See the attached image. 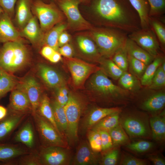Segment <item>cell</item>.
I'll return each instance as SVG.
<instances>
[{
  "label": "cell",
  "mask_w": 165,
  "mask_h": 165,
  "mask_svg": "<svg viewBox=\"0 0 165 165\" xmlns=\"http://www.w3.org/2000/svg\"><path fill=\"white\" fill-rule=\"evenodd\" d=\"M55 51L51 47L46 45L42 48L41 53L43 57L48 60Z\"/></svg>",
  "instance_id": "f5cc1de1"
},
{
  "label": "cell",
  "mask_w": 165,
  "mask_h": 165,
  "mask_svg": "<svg viewBox=\"0 0 165 165\" xmlns=\"http://www.w3.org/2000/svg\"><path fill=\"white\" fill-rule=\"evenodd\" d=\"M4 11L0 7V17Z\"/></svg>",
  "instance_id": "94428289"
},
{
  "label": "cell",
  "mask_w": 165,
  "mask_h": 165,
  "mask_svg": "<svg viewBox=\"0 0 165 165\" xmlns=\"http://www.w3.org/2000/svg\"><path fill=\"white\" fill-rule=\"evenodd\" d=\"M128 58L129 65L133 72L138 76L141 77L147 65L141 61L128 54Z\"/></svg>",
  "instance_id": "b9f144b4"
},
{
  "label": "cell",
  "mask_w": 165,
  "mask_h": 165,
  "mask_svg": "<svg viewBox=\"0 0 165 165\" xmlns=\"http://www.w3.org/2000/svg\"><path fill=\"white\" fill-rule=\"evenodd\" d=\"M90 130L88 135L90 146L94 152H100L102 151V144L100 133L97 130Z\"/></svg>",
  "instance_id": "60d3db41"
},
{
  "label": "cell",
  "mask_w": 165,
  "mask_h": 165,
  "mask_svg": "<svg viewBox=\"0 0 165 165\" xmlns=\"http://www.w3.org/2000/svg\"><path fill=\"white\" fill-rule=\"evenodd\" d=\"M90 85L94 90L105 95L116 96L126 93L125 90L114 84L101 69L93 73Z\"/></svg>",
  "instance_id": "8fae6325"
},
{
  "label": "cell",
  "mask_w": 165,
  "mask_h": 165,
  "mask_svg": "<svg viewBox=\"0 0 165 165\" xmlns=\"http://www.w3.org/2000/svg\"><path fill=\"white\" fill-rule=\"evenodd\" d=\"M165 104V94L158 93L152 96L143 104V107L146 110L156 111L161 109Z\"/></svg>",
  "instance_id": "1f68e13d"
},
{
  "label": "cell",
  "mask_w": 165,
  "mask_h": 165,
  "mask_svg": "<svg viewBox=\"0 0 165 165\" xmlns=\"http://www.w3.org/2000/svg\"><path fill=\"white\" fill-rule=\"evenodd\" d=\"M79 1L80 3H83L84 4H89L90 3L91 0H77Z\"/></svg>",
  "instance_id": "91938a15"
},
{
  "label": "cell",
  "mask_w": 165,
  "mask_h": 165,
  "mask_svg": "<svg viewBox=\"0 0 165 165\" xmlns=\"http://www.w3.org/2000/svg\"><path fill=\"white\" fill-rule=\"evenodd\" d=\"M150 124L153 139L161 141L165 138V118L164 115L156 116L150 118Z\"/></svg>",
  "instance_id": "f546056e"
},
{
  "label": "cell",
  "mask_w": 165,
  "mask_h": 165,
  "mask_svg": "<svg viewBox=\"0 0 165 165\" xmlns=\"http://www.w3.org/2000/svg\"><path fill=\"white\" fill-rule=\"evenodd\" d=\"M83 107L82 101L77 96L69 93L68 101L64 108L68 124L66 136L70 142L77 140L79 123Z\"/></svg>",
  "instance_id": "8992f818"
},
{
  "label": "cell",
  "mask_w": 165,
  "mask_h": 165,
  "mask_svg": "<svg viewBox=\"0 0 165 165\" xmlns=\"http://www.w3.org/2000/svg\"><path fill=\"white\" fill-rule=\"evenodd\" d=\"M61 58V54L58 52L56 51L48 60L52 63H56L60 61Z\"/></svg>",
  "instance_id": "11a10c76"
},
{
  "label": "cell",
  "mask_w": 165,
  "mask_h": 165,
  "mask_svg": "<svg viewBox=\"0 0 165 165\" xmlns=\"http://www.w3.org/2000/svg\"><path fill=\"white\" fill-rule=\"evenodd\" d=\"M30 60L28 50L22 42L4 43L0 50V68L14 72L27 65Z\"/></svg>",
  "instance_id": "3957f363"
},
{
  "label": "cell",
  "mask_w": 165,
  "mask_h": 165,
  "mask_svg": "<svg viewBox=\"0 0 165 165\" xmlns=\"http://www.w3.org/2000/svg\"><path fill=\"white\" fill-rule=\"evenodd\" d=\"M7 113V109L4 107L0 105V120L4 118Z\"/></svg>",
  "instance_id": "680465c9"
},
{
  "label": "cell",
  "mask_w": 165,
  "mask_h": 165,
  "mask_svg": "<svg viewBox=\"0 0 165 165\" xmlns=\"http://www.w3.org/2000/svg\"><path fill=\"white\" fill-rule=\"evenodd\" d=\"M38 108V114L49 122L56 129L61 133L55 121L52 108L50 100L46 95H44L41 98Z\"/></svg>",
  "instance_id": "4dcf8cb0"
},
{
  "label": "cell",
  "mask_w": 165,
  "mask_h": 165,
  "mask_svg": "<svg viewBox=\"0 0 165 165\" xmlns=\"http://www.w3.org/2000/svg\"><path fill=\"white\" fill-rule=\"evenodd\" d=\"M125 48L128 54L141 61L147 65L151 63L154 58L128 37L126 40Z\"/></svg>",
  "instance_id": "603a6c76"
},
{
  "label": "cell",
  "mask_w": 165,
  "mask_h": 165,
  "mask_svg": "<svg viewBox=\"0 0 165 165\" xmlns=\"http://www.w3.org/2000/svg\"><path fill=\"white\" fill-rule=\"evenodd\" d=\"M149 6V17H162L165 12V0H147Z\"/></svg>",
  "instance_id": "f35d334b"
},
{
  "label": "cell",
  "mask_w": 165,
  "mask_h": 165,
  "mask_svg": "<svg viewBox=\"0 0 165 165\" xmlns=\"http://www.w3.org/2000/svg\"><path fill=\"white\" fill-rule=\"evenodd\" d=\"M162 17H149L150 27L153 30L160 44L163 47L165 45V26Z\"/></svg>",
  "instance_id": "e575fe53"
},
{
  "label": "cell",
  "mask_w": 165,
  "mask_h": 165,
  "mask_svg": "<svg viewBox=\"0 0 165 165\" xmlns=\"http://www.w3.org/2000/svg\"><path fill=\"white\" fill-rule=\"evenodd\" d=\"M59 8L67 18V28L73 31L90 30L94 27L81 14L77 0H54Z\"/></svg>",
  "instance_id": "5b68a950"
},
{
  "label": "cell",
  "mask_w": 165,
  "mask_h": 165,
  "mask_svg": "<svg viewBox=\"0 0 165 165\" xmlns=\"http://www.w3.org/2000/svg\"><path fill=\"white\" fill-rule=\"evenodd\" d=\"M112 58V60L123 71H127L129 66V62L128 54L125 46L118 49Z\"/></svg>",
  "instance_id": "8d00e7d4"
},
{
  "label": "cell",
  "mask_w": 165,
  "mask_h": 165,
  "mask_svg": "<svg viewBox=\"0 0 165 165\" xmlns=\"http://www.w3.org/2000/svg\"><path fill=\"white\" fill-rule=\"evenodd\" d=\"M15 141L20 142L31 148L33 147L34 144V136L32 125L28 121L23 126L16 135Z\"/></svg>",
  "instance_id": "4316f807"
},
{
  "label": "cell",
  "mask_w": 165,
  "mask_h": 165,
  "mask_svg": "<svg viewBox=\"0 0 165 165\" xmlns=\"http://www.w3.org/2000/svg\"><path fill=\"white\" fill-rule=\"evenodd\" d=\"M58 52L66 58H71L74 54V50L72 46L68 43L59 48Z\"/></svg>",
  "instance_id": "f907efd6"
},
{
  "label": "cell",
  "mask_w": 165,
  "mask_h": 165,
  "mask_svg": "<svg viewBox=\"0 0 165 165\" xmlns=\"http://www.w3.org/2000/svg\"><path fill=\"white\" fill-rule=\"evenodd\" d=\"M39 75L46 84L50 87L58 89L65 85L62 76L53 68L44 64L38 66Z\"/></svg>",
  "instance_id": "5bb4252c"
},
{
  "label": "cell",
  "mask_w": 165,
  "mask_h": 165,
  "mask_svg": "<svg viewBox=\"0 0 165 165\" xmlns=\"http://www.w3.org/2000/svg\"><path fill=\"white\" fill-rule=\"evenodd\" d=\"M138 13L141 28L150 27L149 24L150 6L147 0H129Z\"/></svg>",
  "instance_id": "484cf974"
},
{
  "label": "cell",
  "mask_w": 165,
  "mask_h": 165,
  "mask_svg": "<svg viewBox=\"0 0 165 165\" xmlns=\"http://www.w3.org/2000/svg\"><path fill=\"white\" fill-rule=\"evenodd\" d=\"M128 37L154 58L160 54V43L150 27L141 28L128 34Z\"/></svg>",
  "instance_id": "ba28073f"
},
{
  "label": "cell",
  "mask_w": 165,
  "mask_h": 165,
  "mask_svg": "<svg viewBox=\"0 0 165 165\" xmlns=\"http://www.w3.org/2000/svg\"><path fill=\"white\" fill-rule=\"evenodd\" d=\"M98 131L101 136L102 151H106L111 148L113 145L112 138L108 132L104 130Z\"/></svg>",
  "instance_id": "bcb514c9"
},
{
  "label": "cell",
  "mask_w": 165,
  "mask_h": 165,
  "mask_svg": "<svg viewBox=\"0 0 165 165\" xmlns=\"http://www.w3.org/2000/svg\"><path fill=\"white\" fill-rule=\"evenodd\" d=\"M9 106L14 112L26 114L29 110L32 111L31 103L27 95L17 88L11 92Z\"/></svg>",
  "instance_id": "2e32d148"
},
{
  "label": "cell",
  "mask_w": 165,
  "mask_h": 165,
  "mask_svg": "<svg viewBox=\"0 0 165 165\" xmlns=\"http://www.w3.org/2000/svg\"><path fill=\"white\" fill-rule=\"evenodd\" d=\"M119 113L107 116L96 123L90 129L108 131L119 124Z\"/></svg>",
  "instance_id": "836d02e7"
},
{
  "label": "cell",
  "mask_w": 165,
  "mask_h": 165,
  "mask_svg": "<svg viewBox=\"0 0 165 165\" xmlns=\"http://www.w3.org/2000/svg\"><path fill=\"white\" fill-rule=\"evenodd\" d=\"M67 28V24L62 22L57 24L44 33L42 43L58 52L59 36L61 33Z\"/></svg>",
  "instance_id": "d4e9b609"
},
{
  "label": "cell",
  "mask_w": 165,
  "mask_h": 165,
  "mask_svg": "<svg viewBox=\"0 0 165 165\" xmlns=\"http://www.w3.org/2000/svg\"><path fill=\"white\" fill-rule=\"evenodd\" d=\"M119 84L127 90H132L137 86L138 81L136 78L131 74L124 72L119 79Z\"/></svg>",
  "instance_id": "ab89813d"
},
{
  "label": "cell",
  "mask_w": 165,
  "mask_h": 165,
  "mask_svg": "<svg viewBox=\"0 0 165 165\" xmlns=\"http://www.w3.org/2000/svg\"><path fill=\"white\" fill-rule=\"evenodd\" d=\"M65 61L73 83L76 86L82 85L90 75L101 69L94 64L76 58H66Z\"/></svg>",
  "instance_id": "9c48e42d"
},
{
  "label": "cell",
  "mask_w": 165,
  "mask_h": 165,
  "mask_svg": "<svg viewBox=\"0 0 165 165\" xmlns=\"http://www.w3.org/2000/svg\"><path fill=\"white\" fill-rule=\"evenodd\" d=\"M123 165H145L147 164L146 161L132 156L125 157L121 162Z\"/></svg>",
  "instance_id": "681fc988"
},
{
  "label": "cell",
  "mask_w": 165,
  "mask_h": 165,
  "mask_svg": "<svg viewBox=\"0 0 165 165\" xmlns=\"http://www.w3.org/2000/svg\"><path fill=\"white\" fill-rule=\"evenodd\" d=\"M165 85V72L162 69L161 65L158 68L148 87L153 89H158Z\"/></svg>",
  "instance_id": "7bdbcfd3"
},
{
  "label": "cell",
  "mask_w": 165,
  "mask_h": 165,
  "mask_svg": "<svg viewBox=\"0 0 165 165\" xmlns=\"http://www.w3.org/2000/svg\"><path fill=\"white\" fill-rule=\"evenodd\" d=\"M61 92L63 95L64 100L66 103L68 100L69 93L68 90L66 87L64 85L58 89Z\"/></svg>",
  "instance_id": "6f0895ef"
},
{
  "label": "cell",
  "mask_w": 165,
  "mask_h": 165,
  "mask_svg": "<svg viewBox=\"0 0 165 165\" xmlns=\"http://www.w3.org/2000/svg\"><path fill=\"white\" fill-rule=\"evenodd\" d=\"M16 0H0V7L11 18L14 13Z\"/></svg>",
  "instance_id": "7dc6e473"
},
{
  "label": "cell",
  "mask_w": 165,
  "mask_h": 165,
  "mask_svg": "<svg viewBox=\"0 0 165 165\" xmlns=\"http://www.w3.org/2000/svg\"><path fill=\"white\" fill-rule=\"evenodd\" d=\"M99 61L101 65V69L114 79H119L124 72L112 59L101 58Z\"/></svg>",
  "instance_id": "d6a6232c"
},
{
  "label": "cell",
  "mask_w": 165,
  "mask_h": 165,
  "mask_svg": "<svg viewBox=\"0 0 165 165\" xmlns=\"http://www.w3.org/2000/svg\"><path fill=\"white\" fill-rule=\"evenodd\" d=\"M17 88L23 91L30 102L33 115L37 112L41 99V89L38 83L33 76L25 78Z\"/></svg>",
  "instance_id": "7c38bea8"
},
{
  "label": "cell",
  "mask_w": 165,
  "mask_h": 165,
  "mask_svg": "<svg viewBox=\"0 0 165 165\" xmlns=\"http://www.w3.org/2000/svg\"><path fill=\"white\" fill-rule=\"evenodd\" d=\"M153 143L150 141H135L127 145L126 147L129 149L138 152H144L151 149Z\"/></svg>",
  "instance_id": "ee69618b"
},
{
  "label": "cell",
  "mask_w": 165,
  "mask_h": 165,
  "mask_svg": "<svg viewBox=\"0 0 165 165\" xmlns=\"http://www.w3.org/2000/svg\"><path fill=\"white\" fill-rule=\"evenodd\" d=\"M41 165H66L70 155L67 148L51 146L42 148L38 154Z\"/></svg>",
  "instance_id": "30bf717a"
},
{
  "label": "cell",
  "mask_w": 165,
  "mask_h": 165,
  "mask_svg": "<svg viewBox=\"0 0 165 165\" xmlns=\"http://www.w3.org/2000/svg\"><path fill=\"white\" fill-rule=\"evenodd\" d=\"M56 101L60 105L63 106H64L66 104L64 96L59 89L57 94Z\"/></svg>",
  "instance_id": "9f6ffc18"
},
{
  "label": "cell",
  "mask_w": 165,
  "mask_h": 165,
  "mask_svg": "<svg viewBox=\"0 0 165 165\" xmlns=\"http://www.w3.org/2000/svg\"><path fill=\"white\" fill-rule=\"evenodd\" d=\"M122 125L128 134L132 137L145 136L147 133V129L145 124L136 118H126L123 121Z\"/></svg>",
  "instance_id": "cb8c5ba5"
},
{
  "label": "cell",
  "mask_w": 165,
  "mask_h": 165,
  "mask_svg": "<svg viewBox=\"0 0 165 165\" xmlns=\"http://www.w3.org/2000/svg\"><path fill=\"white\" fill-rule=\"evenodd\" d=\"M55 121L58 128L63 136V134L66 135L68 124L64 106L60 105L56 100L51 105Z\"/></svg>",
  "instance_id": "83f0119b"
},
{
  "label": "cell",
  "mask_w": 165,
  "mask_h": 165,
  "mask_svg": "<svg viewBox=\"0 0 165 165\" xmlns=\"http://www.w3.org/2000/svg\"><path fill=\"white\" fill-rule=\"evenodd\" d=\"M31 8L44 33L62 22L64 18L63 13L53 2L46 3L41 0L31 1Z\"/></svg>",
  "instance_id": "277c9868"
},
{
  "label": "cell",
  "mask_w": 165,
  "mask_h": 165,
  "mask_svg": "<svg viewBox=\"0 0 165 165\" xmlns=\"http://www.w3.org/2000/svg\"><path fill=\"white\" fill-rule=\"evenodd\" d=\"M26 114L14 112L0 120V143L3 141L25 117Z\"/></svg>",
  "instance_id": "e0dca14e"
},
{
  "label": "cell",
  "mask_w": 165,
  "mask_h": 165,
  "mask_svg": "<svg viewBox=\"0 0 165 165\" xmlns=\"http://www.w3.org/2000/svg\"><path fill=\"white\" fill-rule=\"evenodd\" d=\"M118 108H97L92 110L84 119L82 124V129L85 131L90 130L96 123L104 118L109 115L119 112Z\"/></svg>",
  "instance_id": "d6986e66"
},
{
  "label": "cell",
  "mask_w": 165,
  "mask_h": 165,
  "mask_svg": "<svg viewBox=\"0 0 165 165\" xmlns=\"http://www.w3.org/2000/svg\"><path fill=\"white\" fill-rule=\"evenodd\" d=\"M27 154L26 150L18 145L0 143V164H9L13 159Z\"/></svg>",
  "instance_id": "44dd1931"
},
{
  "label": "cell",
  "mask_w": 165,
  "mask_h": 165,
  "mask_svg": "<svg viewBox=\"0 0 165 165\" xmlns=\"http://www.w3.org/2000/svg\"><path fill=\"white\" fill-rule=\"evenodd\" d=\"M89 35L96 43L102 57L112 58L119 48L124 46L128 35L108 27H93Z\"/></svg>",
  "instance_id": "7a4b0ae2"
},
{
  "label": "cell",
  "mask_w": 165,
  "mask_h": 165,
  "mask_svg": "<svg viewBox=\"0 0 165 165\" xmlns=\"http://www.w3.org/2000/svg\"><path fill=\"white\" fill-rule=\"evenodd\" d=\"M19 164L23 165H41L38 154L28 155L20 160Z\"/></svg>",
  "instance_id": "c3c4849f"
},
{
  "label": "cell",
  "mask_w": 165,
  "mask_h": 165,
  "mask_svg": "<svg viewBox=\"0 0 165 165\" xmlns=\"http://www.w3.org/2000/svg\"><path fill=\"white\" fill-rule=\"evenodd\" d=\"M31 0H18L16 9V20L21 29L33 16L31 11Z\"/></svg>",
  "instance_id": "7402d4cb"
},
{
  "label": "cell",
  "mask_w": 165,
  "mask_h": 165,
  "mask_svg": "<svg viewBox=\"0 0 165 165\" xmlns=\"http://www.w3.org/2000/svg\"><path fill=\"white\" fill-rule=\"evenodd\" d=\"M96 153L92 150L88 143L83 142L79 146L72 164L74 165H95L98 162Z\"/></svg>",
  "instance_id": "9a60e30c"
},
{
  "label": "cell",
  "mask_w": 165,
  "mask_h": 165,
  "mask_svg": "<svg viewBox=\"0 0 165 165\" xmlns=\"http://www.w3.org/2000/svg\"><path fill=\"white\" fill-rule=\"evenodd\" d=\"M118 149H114L107 153L103 157L102 164L103 165H115L117 163L119 156Z\"/></svg>",
  "instance_id": "f6af8a7d"
},
{
  "label": "cell",
  "mask_w": 165,
  "mask_h": 165,
  "mask_svg": "<svg viewBox=\"0 0 165 165\" xmlns=\"http://www.w3.org/2000/svg\"><path fill=\"white\" fill-rule=\"evenodd\" d=\"M112 138L113 145H117L127 142L128 137L119 124L108 131Z\"/></svg>",
  "instance_id": "74e56055"
},
{
  "label": "cell",
  "mask_w": 165,
  "mask_h": 165,
  "mask_svg": "<svg viewBox=\"0 0 165 165\" xmlns=\"http://www.w3.org/2000/svg\"><path fill=\"white\" fill-rule=\"evenodd\" d=\"M90 3L100 25L127 35L141 28L138 15L129 0H91Z\"/></svg>",
  "instance_id": "6da1fadb"
},
{
  "label": "cell",
  "mask_w": 165,
  "mask_h": 165,
  "mask_svg": "<svg viewBox=\"0 0 165 165\" xmlns=\"http://www.w3.org/2000/svg\"><path fill=\"white\" fill-rule=\"evenodd\" d=\"M33 116L38 133L46 146L67 147L63 136L49 122L37 113Z\"/></svg>",
  "instance_id": "52a82bcc"
},
{
  "label": "cell",
  "mask_w": 165,
  "mask_h": 165,
  "mask_svg": "<svg viewBox=\"0 0 165 165\" xmlns=\"http://www.w3.org/2000/svg\"><path fill=\"white\" fill-rule=\"evenodd\" d=\"M76 41L79 49L83 53L99 61L101 58L96 43L89 35H79L76 37Z\"/></svg>",
  "instance_id": "ffe728a7"
},
{
  "label": "cell",
  "mask_w": 165,
  "mask_h": 165,
  "mask_svg": "<svg viewBox=\"0 0 165 165\" xmlns=\"http://www.w3.org/2000/svg\"><path fill=\"white\" fill-rule=\"evenodd\" d=\"M149 159L155 165H165V161L162 158L154 155H149Z\"/></svg>",
  "instance_id": "db71d44e"
},
{
  "label": "cell",
  "mask_w": 165,
  "mask_h": 165,
  "mask_svg": "<svg viewBox=\"0 0 165 165\" xmlns=\"http://www.w3.org/2000/svg\"><path fill=\"white\" fill-rule=\"evenodd\" d=\"M20 33L13 25L10 17L3 12L0 17V42H22Z\"/></svg>",
  "instance_id": "4fadbf2b"
},
{
  "label": "cell",
  "mask_w": 165,
  "mask_h": 165,
  "mask_svg": "<svg viewBox=\"0 0 165 165\" xmlns=\"http://www.w3.org/2000/svg\"><path fill=\"white\" fill-rule=\"evenodd\" d=\"M163 60L164 59L160 54L147 66L141 77V83L142 85L148 86H150L158 68Z\"/></svg>",
  "instance_id": "f1b7e54d"
},
{
  "label": "cell",
  "mask_w": 165,
  "mask_h": 165,
  "mask_svg": "<svg viewBox=\"0 0 165 165\" xmlns=\"http://www.w3.org/2000/svg\"><path fill=\"white\" fill-rule=\"evenodd\" d=\"M20 33L21 36L26 38L33 44L42 43L44 33L35 16H33Z\"/></svg>",
  "instance_id": "ac0fdd59"
},
{
  "label": "cell",
  "mask_w": 165,
  "mask_h": 165,
  "mask_svg": "<svg viewBox=\"0 0 165 165\" xmlns=\"http://www.w3.org/2000/svg\"><path fill=\"white\" fill-rule=\"evenodd\" d=\"M16 82L13 78L0 68V97L13 90Z\"/></svg>",
  "instance_id": "d590c367"
},
{
  "label": "cell",
  "mask_w": 165,
  "mask_h": 165,
  "mask_svg": "<svg viewBox=\"0 0 165 165\" xmlns=\"http://www.w3.org/2000/svg\"><path fill=\"white\" fill-rule=\"evenodd\" d=\"M65 31L62 32L59 36L58 40L59 47H61L68 43L70 40L71 36Z\"/></svg>",
  "instance_id": "816d5d0a"
}]
</instances>
